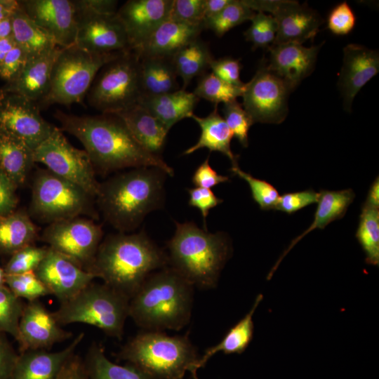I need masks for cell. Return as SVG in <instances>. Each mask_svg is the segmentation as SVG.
I'll use <instances>...</instances> for the list:
<instances>
[{
	"instance_id": "816d5d0a",
	"label": "cell",
	"mask_w": 379,
	"mask_h": 379,
	"mask_svg": "<svg viewBox=\"0 0 379 379\" xmlns=\"http://www.w3.org/2000/svg\"><path fill=\"white\" fill-rule=\"evenodd\" d=\"M187 192L188 204L200 211L204 218V229L206 230V222L209 211L221 204L223 200L216 197L210 189L197 187L187 189Z\"/></svg>"
},
{
	"instance_id": "ee69618b",
	"label": "cell",
	"mask_w": 379,
	"mask_h": 379,
	"mask_svg": "<svg viewBox=\"0 0 379 379\" xmlns=\"http://www.w3.org/2000/svg\"><path fill=\"white\" fill-rule=\"evenodd\" d=\"M230 171L244 180L249 185L252 197L264 211L274 210L279 197L277 189L265 180L258 179L241 170L239 166H232Z\"/></svg>"
},
{
	"instance_id": "f907efd6",
	"label": "cell",
	"mask_w": 379,
	"mask_h": 379,
	"mask_svg": "<svg viewBox=\"0 0 379 379\" xmlns=\"http://www.w3.org/2000/svg\"><path fill=\"white\" fill-rule=\"evenodd\" d=\"M28 58L27 54L15 45L0 63V77L6 81V84L15 80L25 67Z\"/></svg>"
},
{
	"instance_id": "7dc6e473",
	"label": "cell",
	"mask_w": 379,
	"mask_h": 379,
	"mask_svg": "<svg viewBox=\"0 0 379 379\" xmlns=\"http://www.w3.org/2000/svg\"><path fill=\"white\" fill-rule=\"evenodd\" d=\"M319 198V192L312 189L284 193L279 196L274 210L293 214L310 204L317 203Z\"/></svg>"
},
{
	"instance_id": "5b68a950",
	"label": "cell",
	"mask_w": 379,
	"mask_h": 379,
	"mask_svg": "<svg viewBox=\"0 0 379 379\" xmlns=\"http://www.w3.org/2000/svg\"><path fill=\"white\" fill-rule=\"evenodd\" d=\"M168 266L193 286L213 288L232 253L223 232L210 233L192 222H175L167 242Z\"/></svg>"
},
{
	"instance_id": "5bb4252c",
	"label": "cell",
	"mask_w": 379,
	"mask_h": 379,
	"mask_svg": "<svg viewBox=\"0 0 379 379\" xmlns=\"http://www.w3.org/2000/svg\"><path fill=\"white\" fill-rule=\"evenodd\" d=\"M248 6L253 11L269 12L274 17L277 32L273 44H302L312 41L324 22L314 10L295 1L250 0Z\"/></svg>"
},
{
	"instance_id": "91938a15",
	"label": "cell",
	"mask_w": 379,
	"mask_h": 379,
	"mask_svg": "<svg viewBox=\"0 0 379 379\" xmlns=\"http://www.w3.org/2000/svg\"><path fill=\"white\" fill-rule=\"evenodd\" d=\"M19 6V1L0 0V20L11 17Z\"/></svg>"
},
{
	"instance_id": "db71d44e",
	"label": "cell",
	"mask_w": 379,
	"mask_h": 379,
	"mask_svg": "<svg viewBox=\"0 0 379 379\" xmlns=\"http://www.w3.org/2000/svg\"><path fill=\"white\" fill-rule=\"evenodd\" d=\"M18 188L17 185L0 170V216L6 215L16 209Z\"/></svg>"
},
{
	"instance_id": "681fc988",
	"label": "cell",
	"mask_w": 379,
	"mask_h": 379,
	"mask_svg": "<svg viewBox=\"0 0 379 379\" xmlns=\"http://www.w3.org/2000/svg\"><path fill=\"white\" fill-rule=\"evenodd\" d=\"M210 69L216 77L231 85L242 87L245 84L240 79L241 65L239 59L231 57L213 58Z\"/></svg>"
},
{
	"instance_id": "9f6ffc18",
	"label": "cell",
	"mask_w": 379,
	"mask_h": 379,
	"mask_svg": "<svg viewBox=\"0 0 379 379\" xmlns=\"http://www.w3.org/2000/svg\"><path fill=\"white\" fill-rule=\"evenodd\" d=\"M18 357L6 333L0 332V379H11Z\"/></svg>"
},
{
	"instance_id": "11a10c76",
	"label": "cell",
	"mask_w": 379,
	"mask_h": 379,
	"mask_svg": "<svg viewBox=\"0 0 379 379\" xmlns=\"http://www.w3.org/2000/svg\"><path fill=\"white\" fill-rule=\"evenodd\" d=\"M229 180L228 176L218 174L211 166L208 157L197 168L192 177V181L195 186L206 189H211Z\"/></svg>"
},
{
	"instance_id": "ac0fdd59",
	"label": "cell",
	"mask_w": 379,
	"mask_h": 379,
	"mask_svg": "<svg viewBox=\"0 0 379 379\" xmlns=\"http://www.w3.org/2000/svg\"><path fill=\"white\" fill-rule=\"evenodd\" d=\"M19 3L27 16L58 47L75 44L77 22L72 0H23Z\"/></svg>"
},
{
	"instance_id": "c3c4849f",
	"label": "cell",
	"mask_w": 379,
	"mask_h": 379,
	"mask_svg": "<svg viewBox=\"0 0 379 379\" xmlns=\"http://www.w3.org/2000/svg\"><path fill=\"white\" fill-rule=\"evenodd\" d=\"M356 17L350 5L343 1L338 4L330 12L327 26L336 35H346L354 27Z\"/></svg>"
},
{
	"instance_id": "03108f58",
	"label": "cell",
	"mask_w": 379,
	"mask_h": 379,
	"mask_svg": "<svg viewBox=\"0 0 379 379\" xmlns=\"http://www.w3.org/2000/svg\"><path fill=\"white\" fill-rule=\"evenodd\" d=\"M191 374H192V379H198L197 372L191 373Z\"/></svg>"
},
{
	"instance_id": "f1b7e54d",
	"label": "cell",
	"mask_w": 379,
	"mask_h": 379,
	"mask_svg": "<svg viewBox=\"0 0 379 379\" xmlns=\"http://www.w3.org/2000/svg\"><path fill=\"white\" fill-rule=\"evenodd\" d=\"M34 149L22 139L0 128V170L19 187L34 164Z\"/></svg>"
},
{
	"instance_id": "f546056e",
	"label": "cell",
	"mask_w": 379,
	"mask_h": 379,
	"mask_svg": "<svg viewBox=\"0 0 379 379\" xmlns=\"http://www.w3.org/2000/svg\"><path fill=\"white\" fill-rule=\"evenodd\" d=\"M192 118L199 126L201 134L198 141L187 148L183 154L190 155L199 149L206 148L210 152L223 154L231 161L232 166H237L239 156L232 152L230 147L233 135L224 118L218 113L217 106L206 117L193 114Z\"/></svg>"
},
{
	"instance_id": "e7e4bbea",
	"label": "cell",
	"mask_w": 379,
	"mask_h": 379,
	"mask_svg": "<svg viewBox=\"0 0 379 379\" xmlns=\"http://www.w3.org/2000/svg\"><path fill=\"white\" fill-rule=\"evenodd\" d=\"M6 273L4 268L0 267V287L6 285Z\"/></svg>"
},
{
	"instance_id": "277c9868",
	"label": "cell",
	"mask_w": 379,
	"mask_h": 379,
	"mask_svg": "<svg viewBox=\"0 0 379 379\" xmlns=\"http://www.w3.org/2000/svg\"><path fill=\"white\" fill-rule=\"evenodd\" d=\"M193 287L169 266L156 270L130 299L128 317L146 331H178L190 320Z\"/></svg>"
},
{
	"instance_id": "2e32d148",
	"label": "cell",
	"mask_w": 379,
	"mask_h": 379,
	"mask_svg": "<svg viewBox=\"0 0 379 379\" xmlns=\"http://www.w3.org/2000/svg\"><path fill=\"white\" fill-rule=\"evenodd\" d=\"M76 19L75 45L79 48L96 54L131 50L126 28L117 13L81 15Z\"/></svg>"
},
{
	"instance_id": "836d02e7",
	"label": "cell",
	"mask_w": 379,
	"mask_h": 379,
	"mask_svg": "<svg viewBox=\"0 0 379 379\" xmlns=\"http://www.w3.org/2000/svg\"><path fill=\"white\" fill-rule=\"evenodd\" d=\"M11 19L15 44L29 58L58 47L54 40L27 16L20 3Z\"/></svg>"
},
{
	"instance_id": "ab89813d",
	"label": "cell",
	"mask_w": 379,
	"mask_h": 379,
	"mask_svg": "<svg viewBox=\"0 0 379 379\" xmlns=\"http://www.w3.org/2000/svg\"><path fill=\"white\" fill-rule=\"evenodd\" d=\"M251 21V26L244 33L246 40L252 43L253 49L270 48L274 42L277 32L274 17L258 12Z\"/></svg>"
},
{
	"instance_id": "bcb514c9",
	"label": "cell",
	"mask_w": 379,
	"mask_h": 379,
	"mask_svg": "<svg viewBox=\"0 0 379 379\" xmlns=\"http://www.w3.org/2000/svg\"><path fill=\"white\" fill-rule=\"evenodd\" d=\"M204 0H173L169 19L204 26Z\"/></svg>"
},
{
	"instance_id": "e0dca14e",
	"label": "cell",
	"mask_w": 379,
	"mask_h": 379,
	"mask_svg": "<svg viewBox=\"0 0 379 379\" xmlns=\"http://www.w3.org/2000/svg\"><path fill=\"white\" fill-rule=\"evenodd\" d=\"M39 300L25 304L20 319L18 335L20 352L30 350H48L55 344L72 338Z\"/></svg>"
},
{
	"instance_id": "44dd1931",
	"label": "cell",
	"mask_w": 379,
	"mask_h": 379,
	"mask_svg": "<svg viewBox=\"0 0 379 379\" xmlns=\"http://www.w3.org/2000/svg\"><path fill=\"white\" fill-rule=\"evenodd\" d=\"M173 0H129L117 14L123 22L131 50L140 46L163 22L169 19Z\"/></svg>"
},
{
	"instance_id": "be15d7a7",
	"label": "cell",
	"mask_w": 379,
	"mask_h": 379,
	"mask_svg": "<svg viewBox=\"0 0 379 379\" xmlns=\"http://www.w3.org/2000/svg\"><path fill=\"white\" fill-rule=\"evenodd\" d=\"M12 31L11 17L0 20V39L12 36Z\"/></svg>"
},
{
	"instance_id": "60d3db41",
	"label": "cell",
	"mask_w": 379,
	"mask_h": 379,
	"mask_svg": "<svg viewBox=\"0 0 379 379\" xmlns=\"http://www.w3.org/2000/svg\"><path fill=\"white\" fill-rule=\"evenodd\" d=\"M24 305L6 285L0 287V332L16 338Z\"/></svg>"
},
{
	"instance_id": "1f68e13d",
	"label": "cell",
	"mask_w": 379,
	"mask_h": 379,
	"mask_svg": "<svg viewBox=\"0 0 379 379\" xmlns=\"http://www.w3.org/2000/svg\"><path fill=\"white\" fill-rule=\"evenodd\" d=\"M38 230L25 210H15L0 216V255H11L28 245L34 244Z\"/></svg>"
},
{
	"instance_id": "d590c367",
	"label": "cell",
	"mask_w": 379,
	"mask_h": 379,
	"mask_svg": "<svg viewBox=\"0 0 379 379\" xmlns=\"http://www.w3.org/2000/svg\"><path fill=\"white\" fill-rule=\"evenodd\" d=\"M171 60L183 83L181 89L185 90L195 77L206 73L213 58L208 44L198 38L178 51Z\"/></svg>"
},
{
	"instance_id": "6125c7cd",
	"label": "cell",
	"mask_w": 379,
	"mask_h": 379,
	"mask_svg": "<svg viewBox=\"0 0 379 379\" xmlns=\"http://www.w3.org/2000/svg\"><path fill=\"white\" fill-rule=\"evenodd\" d=\"M15 46V44L12 36L0 39V63Z\"/></svg>"
},
{
	"instance_id": "8d00e7d4",
	"label": "cell",
	"mask_w": 379,
	"mask_h": 379,
	"mask_svg": "<svg viewBox=\"0 0 379 379\" xmlns=\"http://www.w3.org/2000/svg\"><path fill=\"white\" fill-rule=\"evenodd\" d=\"M356 237L367 264L379 265V206L364 201L359 216Z\"/></svg>"
},
{
	"instance_id": "4dcf8cb0",
	"label": "cell",
	"mask_w": 379,
	"mask_h": 379,
	"mask_svg": "<svg viewBox=\"0 0 379 379\" xmlns=\"http://www.w3.org/2000/svg\"><path fill=\"white\" fill-rule=\"evenodd\" d=\"M139 60L141 98L162 95L179 90L178 74L171 57H140Z\"/></svg>"
},
{
	"instance_id": "e575fe53",
	"label": "cell",
	"mask_w": 379,
	"mask_h": 379,
	"mask_svg": "<svg viewBox=\"0 0 379 379\" xmlns=\"http://www.w3.org/2000/svg\"><path fill=\"white\" fill-rule=\"evenodd\" d=\"M84 362L88 379H154L131 363L124 366L113 363L103 347L95 343L89 347Z\"/></svg>"
},
{
	"instance_id": "f6af8a7d",
	"label": "cell",
	"mask_w": 379,
	"mask_h": 379,
	"mask_svg": "<svg viewBox=\"0 0 379 379\" xmlns=\"http://www.w3.org/2000/svg\"><path fill=\"white\" fill-rule=\"evenodd\" d=\"M224 119L233 136L244 147L248 145V131L254 124L251 117L237 100L224 104Z\"/></svg>"
},
{
	"instance_id": "9c48e42d",
	"label": "cell",
	"mask_w": 379,
	"mask_h": 379,
	"mask_svg": "<svg viewBox=\"0 0 379 379\" xmlns=\"http://www.w3.org/2000/svg\"><path fill=\"white\" fill-rule=\"evenodd\" d=\"M93 199L79 186L39 169L33 179L29 214L49 223L81 215L96 219Z\"/></svg>"
},
{
	"instance_id": "30bf717a",
	"label": "cell",
	"mask_w": 379,
	"mask_h": 379,
	"mask_svg": "<svg viewBox=\"0 0 379 379\" xmlns=\"http://www.w3.org/2000/svg\"><path fill=\"white\" fill-rule=\"evenodd\" d=\"M139 65L133 50L105 64L87 93L90 105L102 114H117L138 104L141 98Z\"/></svg>"
},
{
	"instance_id": "cb8c5ba5",
	"label": "cell",
	"mask_w": 379,
	"mask_h": 379,
	"mask_svg": "<svg viewBox=\"0 0 379 379\" xmlns=\"http://www.w3.org/2000/svg\"><path fill=\"white\" fill-rule=\"evenodd\" d=\"M60 48L58 46L29 58L18 77L1 89L19 94L39 105L48 93L52 68Z\"/></svg>"
},
{
	"instance_id": "6da1fadb",
	"label": "cell",
	"mask_w": 379,
	"mask_h": 379,
	"mask_svg": "<svg viewBox=\"0 0 379 379\" xmlns=\"http://www.w3.org/2000/svg\"><path fill=\"white\" fill-rule=\"evenodd\" d=\"M60 130L76 137L94 168L102 173L126 168L155 167L173 176V169L160 156L141 146L116 114L77 116L57 110Z\"/></svg>"
},
{
	"instance_id": "f5cc1de1",
	"label": "cell",
	"mask_w": 379,
	"mask_h": 379,
	"mask_svg": "<svg viewBox=\"0 0 379 379\" xmlns=\"http://www.w3.org/2000/svg\"><path fill=\"white\" fill-rule=\"evenodd\" d=\"M75 15H112L117 12V1L72 0Z\"/></svg>"
},
{
	"instance_id": "3957f363",
	"label": "cell",
	"mask_w": 379,
	"mask_h": 379,
	"mask_svg": "<svg viewBox=\"0 0 379 379\" xmlns=\"http://www.w3.org/2000/svg\"><path fill=\"white\" fill-rule=\"evenodd\" d=\"M166 175L158 168L141 167L100 183L95 198L105 220L119 232L135 229L164 205Z\"/></svg>"
},
{
	"instance_id": "9a60e30c",
	"label": "cell",
	"mask_w": 379,
	"mask_h": 379,
	"mask_svg": "<svg viewBox=\"0 0 379 379\" xmlns=\"http://www.w3.org/2000/svg\"><path fill=\"white\" fill-rule=\"evenodd\" d=\"M0 128L22 139L34 150L56 126L44 119L37 103L0 89Z\"/></svg>"
},
{
	"instance_id": "7402d4cb",
	"label": "cell",
	"mask_w": 379,
	"mask_h": 379,
	"mask_svg": "<svg viewBox=\"0 0 379 379\" xmlns=\"http://www.w3.org/2000/svg\"><path fill=\"white\" fill-rule=\"evenodd\" d=\"M320 48L321 45L306 47L293 43L272 44L267 48L266 65L292 91L313 71Z\"/></svg>"
},
{
	"instance_id": "484cf974",
	"label": "cell",
	"mask_w": 379,
	"mask_h": 379,
	"mask_svg": "<svg viewBox=\"0 0 379 379\" xmlns=\"http://www.w3.org/2000/svg\"><path fill=\"white\" fill-rule=\"evenodd\" d=\"M114 114L124 121L141 146L159 156L169 131L158 119L138 103Z\"/></svg>"
},
{
	"instance_id": "7bdbcfd3",
	"label": "cell",
	"mask_w": 379,
	"mask_h": 379,
	"mask_svg": "<svg viewBox=\"0 0 379 379\" xmlns=\"http://www.w3.org/2000/svg\"><path fill=\"white\" fill-rule=\"evenodd\" d=\"M47 247L28 245L15 252L4 267L6 274H20L34 272L45 258Z\"/></svg>"
},
{
	"instance_id": "680465c9",
	"label": "cell",
	"mask_w": 379,
	"mask_h": 379,
	"mask_svg": "<svg viewBox=\"0 0 379 379\" xmlns=\"http://www.w3.org/2000/svg\"><path fill=\"white\" fill-rule=\"evenodd\" d=\"M231 0H204V23L223 10Z\"/></svg>"
},
{
	"instance_id": "ffe728a7",
	"label": "cell",
	"mask_w": 379,
	"mask_h": 379,
	"mask_svg": "<svg viewBox=\"0 0 379 379\" xmlns=\"http://www.w3.org/2000/svg\"><path fill=\"white\" fill-rule=\"evenodd\" d=\"M378 72V51L355 44H350L343 48V66L338 86L346 111H351L356 95Z\"/></svg>"
},
{
	"instance_id": "8992f818",
	"label": "cell",
	"mask_w": 379,
	"mask_h": 379,
	"mask_svg": "<svg viewBox=\"0 0 379 379\" xmlns=\"http://www.w3.org/2000/svg\"><path fill=\"white\" fill-rule=\"evenodd\" d=\"M154 379H182L187 371L197 372L199 358L187 335H168L145 331L126 343L117 355Z\"/></svg>"
},
{
	"instance_id": "d6a6232c",
	"label": "cell",
	"mask_w": 379,
	"mask_h": 379,
	"mask_svg": "<svg viewBox=\"0 0 379 379\" xmlns=\"http://www.w3.org/2000/svg\"><path fill=\"white\" fill-rule=\"evenodd\" d=\"M262 299L263 295L259 294L249 312L230 328L221 341L216 345L208 348L204 354L199 357L195 366L197 371L204 367L208 359L218 352H222L225 354H241L246 350L253 338V317Z\"/></svg>"
},
{
	"instance_id": "52a82bcc",
	"label": "cell",
	"mask_w": 379,
	"mask_h": 379,
	"mask_svg": "<svg viewBox=\"0 0 379 379\" xmlns=\"http://www.w3.org/2000/svg\"><path fill=\"white\" fill-rule=\"evenodd\" d=\"M128 298L105 284L93 281L53 312L62 326L81 323L121 340L128 317Z\"/></svg>"
},
{
	"instance_id": "7c38bea8",
	"label": "cell",
	"mask_w": 379,
	"mask_h": 379,
	"mask_svg": "<svg viewBox=\"0 0 379 379\" xmlns=\"http://www.w3.org/2000/svg\"><path fill=\"white\" fill-rule=\"evenodd\" d=\"M102 235L100 225L80 216L50 223L44 230L41 240L52 250L87 270L94 260Z\"/></svg>"
},
{
	"instance_id": "7a4b0ae2",
	"label": "cell",
	"mask_w": 379,
	"mask_h": 379,
	"mask_svg": "<svg viewBox=\"0 0 379 379\" xmlns=\"http://www.w3.org/2000/svg\"><path fill=\"white\" fill-rule=\"evenodd\" d=\"M166 266V253L142 231L108 236L86 271L131 299L151 273Z\"/></svg>"
},
{
	"instance_id": "f35d334b",
	"label": "cell",
	"mask_w": 379,
	"mask_h": 379,
	"mask_svg": "<svg viewBox=\"0 0 379 379\" xmlns=\"http://www.w3.org/2000/svg\"><path fill=\"white\" fill-rule=\"evenodd\" d=\"M255 13L243 0H231L223 10L204 23V29H211L221 37L233 27L251 20Z\"/></svg>"
},
{
	"instance_id": "4fadbf2b",
	"label": "cell",
	"mask_w": 379,
	"mask_h": 379,
	"mask_svg": "<svg viewBox=\"0 0 379 379\" xmlns=\"http://www.w3.org/2000/svg\"><path fill=\"white\" fill-rule=\"evenodd\" d=\"M291 92L262 60L251 80L244 85L242 106L253 123L280 124L287 116Z\"/></svg>"
},
{
	"instance_id": "8fae6325",
	"label": "cell",
	"mask_w": 379,
	"mask_h": 379,
	"mask_svg": "<svg viewBox=\"0 0 379 379\" xmlns=\"http://www.w3.org/2000/svg\"><path fill=\"white\" fill-rule=\"evenodd\" d=\"M34 162L43 164L52 173L84 190L95 198L100 183L95 168L84 150L72 146L58 127L34 150Z\"/></svg>"
},
{
	"instance_id": "603a6c76",
	"label": "cell",
	"mask_w": 379,
	"mask_h": 379,
	"mask_svg": "<svg viewBox=\"0 0 379 379\" xmlns=\"http://www.w3.org/2000/svg\"><path fill=\"white\" fill-rule=\"evenodd\" d=\"M84 338V333H80L60 351L30 350L20 352L11 379H57Z\"/></svg>"
},
{
	"instance_id": "74e56055",
	"label": "cell",
	"mask_w": 379,
	"mask_h": 379,
	"mask_svg": "<svg viewBox=\"0 0 379 379\" xmlns=\"http://www.w3.org/2000/svg\"><path fill=\"white\" fill-rule=\"evenodd\" d=\"M245 85V84H244ZM242 87L231 85L216 77L213 73H205L200 77L197 85L192 92L197 98L205 99L217 106L237 100L242 96Z\"/></svg>"
},
{
	"instance_id": "83f0119b",
	"label": "cell",
	"mask_w": 379,
	"mask_h": 379,
	"mask_svg": "<svg viewBox=\"0 0 379 379\" xmlns=\"http://www.w3.org/2000/svg\"><path fill=\"white\" fill-rule=\"evenodd\" d=\"M354 197L355 194L352 189L338 191L321 190L319 192V198L313 222L305 231L291 241L269 272L267 279L268 280L271 279L283 258L306 234L316 229H324L330 222L342 218L350 205L353 202Z\"/></svg>"
},
{
	"instance_id": "4316f807",
	"label": "cell",
	"mask_w": 379,
	"mask_h": 379,
	"mask_svg": "<svg viewBox=\"0 0 379 379\" xmlns=\"http://www.w3.org/2000/svg\"><path fill=\"white\" fill-rule=\"evenodd\" d=\"M199 98L183 89L141 98L138 104L146 108L169 131L177 122L192 117Z\"/></svg>"
},
{
	"instance_id": "d4e9b609",
	"label": "cell",
	"mask_w": 379,
	"mask_h": 379,
	"mask_svg": "<svg viewBox=\"0 0 379 379\" xmlns=\"http://www.w3.org/2000/svg\"><path fill=\"white\" fill-rule=\"evenodd\" d=\"M203 25L167 20L133 51L140 57H171L178 51L199 38Z\"/></svg>"
},
{
	"instance_id": "ba28073f",
	"label": "cell",
	"mask_w": 379,
	"mask_h": 379,
	"mask_svg": "<svg viewBox=\"0 0 379 379\" xmlns=\"http://www.w3.org/2000/svg\"><path fill=\"white\" fill-rule=\"evenodd\" d=\"M122 53H91L75 44L61 48L52 68L48 93L39 107L82 102L100 69Z\"/></svg>"
},
{
	"instance_id": "d6986e66",
	"label": "cell",
	"mask_w": 379,
	"mask_h": 379,
	"mask_svg": "<svg viewBox=\"0 0 379 379\" xmlns=\"http://www.w3.org/2000/svg\"><path fill=\"white\" fill-rule=\"evenodd\" d=\"M34 273L60 304L73 298L96 278L49 247Z\"/></svg>"
},
{
	"instance_id": "b9f144b4",
	"label": "cell",
	"mask_w": 379,
	"mask_h": 379,
	"mask_svg": "<svg viewBox=\"0 0 379 379\" xmlns=\"http://www.w3.org/2000/svg\"><path fill=\"white\" fill-rule=\"evenodd\" d=\"M6 286L18 298L28 302L50 295L48 290L34 272L20 274H6Z\"/></svg>"
},
{
	"instance_id": "94428289",
	"label": "cell",
	"mask_w": 379,
	"mask_h": 379,
	"mask_svg": "<svg viewBox=\"0 0 379 379\" xmlns=\"http://www.w3.org/2000/svg\"><path fill=\"white\" fill-rule=\"evenodd\" d=\"M366 203L379 206V179L377 177L372 183L368 192L366 201Z\"/></svg>"
},
{
	"instance_id": "6f0895ef",
	"label": "cell",
	"mask_w": 379,
	"mask_h": 379,
	"mask_svg": "<svg viewBox=\"0 0 379 379\" xmlns=\"http://www.w3.org/2000/svg\"><path fill=\"white\" fill-rule=\"evenodd\" d=\"M57 379H88L84 359L76 354H73Z\"/></svg>"
}]
</instances>
